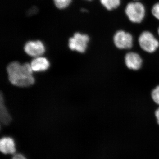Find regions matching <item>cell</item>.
<instances>
[{"label": "cell", "mask_w": 159, "mask_h": 159, "mask_svg": "<svg viewBox=\"0 0 159 159\" xmlns=\"http://www.w3.org/2000/svg\"><path fill=\"white\" fill-rule=\"evenodd\" d=\"M7 71L9 81L16 86H30L35 81L31 65L28 63L21 64L17 61H13L8 66Z\"/></svg>", "instance_id": "cell-1"}, {"label": "cell", "mask_w": 159, "mask_h": 159, "mask_svg": "<svg viewBox=\"0 0 159 159\" xmlns=\"http://www.w3.org/2000/svg\"><path fill=\"white\" fill-rule=\"evenodd\" d=\"M125 14L131 22L142 23L146 15V9L144 4L138 1L128 3L125 6Z\"/></svg>", "instance_id": "cell-2"}, {"label": "cell", "mask_w": 159, "mask_h": 159, "mask_svg": "<svg viewBox=\"0 0 159 159\" xmlns=\"http://www.w3.org/2000/svg\"><path fill=\"white\" fill-rule=\"evenodd\" d=\"M140 48L148 53H152L156 51L159 47L158 40L150 31H143L139 38Z\"/></svg>", "instance_id": "cell-3"}, {"label": "cell", "mask_w": 159, "mask_h": 159, "mask_svg": "<svg viewBox=\"0 0 159 159\" xmlns=\"http://www.w3.org/2000/svg\"><path fill=\"white\" fill-rule=\"evenodd\" d=\"M89 37L87 34H82L77 32L69 40V47L72 51L80 53H84L86 50Z\"/></svg>", "instance_id": "cell-4"}, {"label": "cell", "mask_w": 159, "mask_h": 159, "mask_svg": "<svg viewBox=\"0 0 159 159\" xmlns=\"http://www.w3.org/2000/svg\"><path fill=\"white\" fill-rule=\"evenodd\" d=\"M113 41L116 47L121 50L130 49L133 45L132 35L124 30H119L116 32Z\"/></svg>", "instance_id": "cell-5"}, {"label": "cell", "mask_w": 159, "mask_h": 159, "mask_svg": "<svg viewBox=\"0 0 159 159\" xmlns=\"http://www.w3.org/2000/svg\"><path fill=\"white\" fill-rule=\"evenodd\" d=\"M24 50L29 56L36 57L41 56L44 54L45 52V48L40 41H31L26 43Z\"/></svg>", "instance_id": "cell-6"}, {"label": "cell", "mask_w": 159, "mask_h": 159, "mask_svg": "<svg viewBox=\"0 0 159 159\" xmlns=\"http://www.w3.org/2000/svg\"><path fill=\"white\" fill-rule=\"evenodd\" d=\"M0 151L5 155H14L16 146L14 139L10 137H2L0 140Z\"/></svg>", "instance_id": "cell-7"}, {"label": "cell", "mask_w": 159, "mask_h": 159, "mask_svg": "<svg viewBox=\"0 0 159 159\" xmlns=\"http://www.w3.org/2000/svg\"><path fill=\"white\" fill-rule=\"evenodd\" d=\"M125 62L129 69L137 70L142 66V60L139 54L134 52H129L125 55Z\"/></svg>", "instance_id": "cell-8"}, {"label": "cell", "mask_w": 159, "mask_h": 159, "mask_svg": "<svg viewBox=\"0 0 159 159\" xmlns=\"http://www.w3.org/2000/svg\"><path fill=\"white\" fill-rule=\"evenodd\" d=\"M30 65L33 71L41 72L48 70L50 67V64L46 57L40 56L32 60Z\"/></svg>", "instance_id": "cell-9"}, {"label": "cell", "mask_w": 159, "mask_h": 159, "mask_svg": "<svg viewBox=\"0 0 159 159\" xmlns=\"http://www.w3.org/2000/svg\"><path fill=\"white\" fill-rule=\"evenodd\" d=\"M1 120L3 124H8L11 121V118L4 105L2 96H1Z\"/></svg>", "instance_id": "cell-10"}, {"label": "cell", "mask_w": 159, "mask_h": 159, "mask_svg": "<svg viewBox=\"0 0 159 159\" xmlns=\"http://www.w3.org/2000/svg\"><path fill=\"white\" fill-rule=\"evenodd\" d=\"M101 5L108 11L116 9L121 4V0H99Z\"/></svg>", "instance_id": "cell-11"}, {"label": "cell", "mask_w": 159, "mask_h": 159, "mask_svg": "<svg viewBox=\"0 0 159 159\" xmlns=\"http://www.w3.org/2000/svg\"><path fill=\"white\" fill-rule=\"evenodd\" d=\"M54 4L57 8L63 9L70 5L72 0H54Z\"/></svg>", "instance_id": "cell-12"}, {"label": "cell", "mask_w": 159, "mask_h": 159, "mask_svg": "<svg viewBox=\"0 0 159 159\" xmlns=\"http://www.w3.org/2000/svg\"><path fill=\"white\" fill-rule=\"evenodd\" d=\"M151 12L154 17L159 20V2L155 3L152 6Z\"/></svg>", "instance_id": "cell-13"}, {"label": "cell", "mask_w": 159, "mask_h": 159, "mask_svg": "<svg viewBox=\"0 0 159 159\" xmlns=\"http://www.w3.org/2000/svg\"><path fill=\"white\" fill-rule=\"evenodd\" d=\"M152 97L156 103L159 105V86L154 89L152 92Z\"/></svg>", "instance_id": "cell-14"}, {"label": "cell", "mask_w": 159, "mask_h": 159, "mask_svg": "<svg viewBox=\"0 0 159 159\" xmlns=\"http://www.w3.org/2000/svg\"><path fill=\"white\" fill-rule=\"evenodd\" d=\"M11 159H27L25 156L22 154H15Z\"/></svg>", "instance_id": "cell-15"}, {"label": "cell", "mask_w": 159, "mask_h": 159, "mask_svg": "<svg viewBox=\"0 0 159 159\" xmlns=\"http://www.w3.org/2000/svg\"><path fill=\"white\" fill-rule=\"evenodd\" d=\"M155 116L157 118V122L159 125V108L156 111Z\"/></svg>", "instance_id": "cell-16"}, {"label": "cell", "mask_w": 159, "mask_h": 159, "mask_svg": "<svg viewBox=\"0 0 159 159\" xmlns=\"http://www.w3.org/2000/svg\"><path fill=\"white\" fill-rule=\"evenodd\" d=\"M157 32H158V34L159 35V27L158 29Z\"/></svg>", "instance_id": "cell-17"}, {"label": "cell", "mask_w": 159, "mask_h": 159, "mask_svg": "<svg viewBox=\"0 0 159 159\" xmlns=\"http://www.w3.org/2000/svg\"><path fill=\"white\" fill-rule=\"evenodd\" d=\"M134 1H140V0H134Z\"/></svg>", "instance_id": "cell-18"}, {"label": "cell", "mask_w": 159, "mask_h": 159, "mask_svg": "<svg viewBox=\"0 0 159 159\" xmlns=\"http://www.w3.org/2000/svg\"><path fill=\"white\" fill-rule=\"evenodd\" d=\"M88 1H91V0H88Z\"/></svg>", "instance_id": "cell-19"}]
</instances>
